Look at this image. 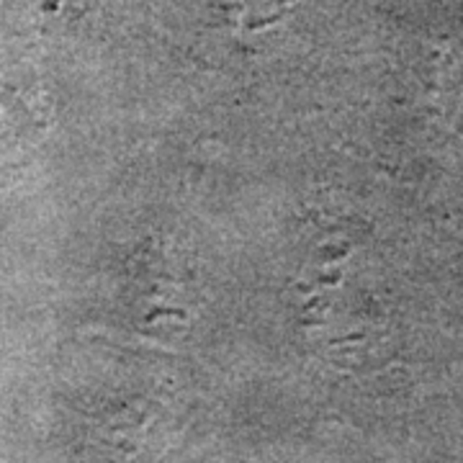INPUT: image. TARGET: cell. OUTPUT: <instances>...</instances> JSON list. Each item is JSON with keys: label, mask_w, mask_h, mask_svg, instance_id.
Returning <instances> with one entry per match:
<instances>
[]
</instances>
